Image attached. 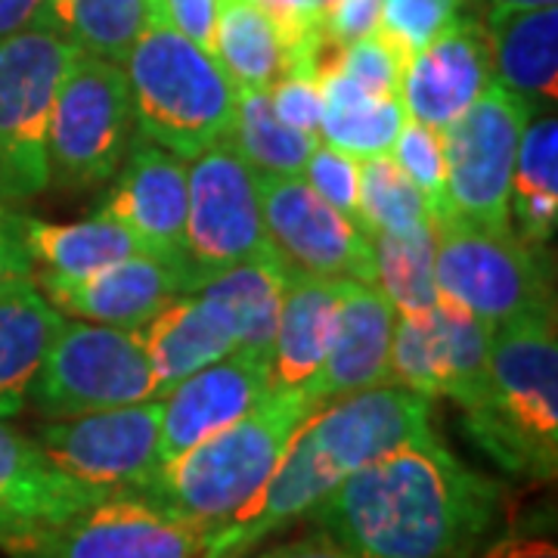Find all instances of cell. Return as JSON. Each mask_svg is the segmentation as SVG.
Listing matches in <instances>:
<instances>
[{
    "mask_svg": "<svg viewBox=\"0 0 558 558\" xmlns=\"http://www.w3.org/2000/svg\"><path fill=\"white\" fill-rule=\"evenodd\" d=\"M161 7L180 35L199 44L202 50L215 53V22H218L220 0H161Z\"/></svg>",
    "mask_w": 558,
    "mask_h": 558,
    "instance_id": "obj_43",
    "label": "cell"
},
{
    "mask_svg": "<svg viewBox=\"0 0 558 558\" xmlns=\"http://www.w3.org/2000/svg\"><path fill=\"white\" fill-rule=\"evenodd\" d=\"M373 245V286L398 314H422L438 301L435 227L418 236L366 233Z\"/></svg>",
    "mask_w": 558,
    "mask_h": 558,
    "instance_id": "obj_34",
    "label": "cell"
},
{
    "mask_svg": "<svg viewBox=\"0 0 558 558\" xmlns=\"http://www.w3.org/2000/svg\"><path fill=\"white\" fill-rule=\"evenodd\" d=\"M314 410L319 407L304 388L270 391L248 416L161 462L140 497L171 515L215 527L267 484Z\"/></svg>",
    "mask_w": 558,
    "mask_h": 558,
    "instance_id": "obj_3",
    "label": "cell"
},
{
    "mask_svg": "<svg viewBox=\"0 0 558 558\" xmlns=\"http://www.w3.org/2000/svg\"><path fill=\"white\" fill-rule=\"evenodd\" d=\"M137 332L153 363L159 398L186 376L199 373L202 366L236 351V336L227 314L199 292H183L171 299Z\"/></svg>",
    "mask_w": 558,
    "mask_h": 558,
    "instance_id": "obj_23",
    "label": "cell"
},
{
    "mask_svg": "<svg viewBox=\"0 0 558 558\" xmlns=\"http://www.w3.org/2000/svg\"><path fill=\"white\" fill-rule=\"evenodd\" d=\"M124 65L137 134L186 161L230 140L240 102L236 84L215 53L180 35L165 10L146 25Z\"/></svg>",
    "mask_w": 558,
    "mask_h": 558,
    "instance_id": "obj_4",
    "label": "cell"
},
{
    "mask_svg": "<svg viewBox=\"0 0 558 558\" xmlns=\"http://www.w3.org/2000/svg\"><path fill=\"white\" fill-rule=\"evenodd\" d=\"M215 60L236 90H270L289 72V50L279 25L255 0H220Z\"/></svg>",
    "mask_w": 558,
    "mask_h": 558,
    "instance_id": "obj_31",
    "label": "cell"
},
{
    "mask_svg": "<svg viewBox=\"0 0 558 558\" xmlns=\"http://www.w3.org/2000/svg\"><path fill=\"white\" fill-rule=\"evenodd\" d=\"M286 274H289V267L279 260L277 252H267L258 258L242 260L196 289L199 295L215 301L227 314L240 354L270 363Z\"/></svg>",
    "mask_w": 558,
    "mask_h": 558,
    "instance_id": "obj_25",
    "label": "cell"
},
{
    "mask_svg": "<svg viewBox=\"0 0 558 558\" xmlns=\"http://www.w3.org/2000/svg\"><path fill=\"white\" fill-rule=\"evenodd\" d=\"M227 143L260 174H301L319 137L279 121L267 90H242Z\"/></svg>",
    "mask_w": 558,
    "mask_h": 558,
    "instance_id": "obj_32",
    "label": "cell"
},
{
    "mask_svg": "<svg viewBox=\"0 0 558 558\" xmlns=\"http://www.w3.org/2000/svg\"><path fill=\"white\" fill-rule=\"evenodd\" d=\"M258 199L267 240L289 270L373 286L369 236L319 199L301 174L258 171Z\"/></svg>",
    "mask_w": 558,
    "mask_h": 558,
    "instance_id": "obj_13",
    "label": "cell"
},
{
    "mask_svg": "<svg viewBox=\"0 0 558 558\" xmlns=\"http://www.w3.org/2000/svg\"><path fill=\"white\" fill-rule=\"evenodd\" d=\"M472 558H558L553 509L534 512L497 531Z\"/></svg>",
    "mask_w": 558,
    "mask_h": 558,
    "instance_id": "obj_39",
    "label": "cell"
},
{
    "mask_svg": "<svg viewBox=\"0 0 558 558\" xmlns=\"http://www.w3.org/2000/svg\"><path fill=\"white\" fill-rule=\"evenodd\" d=\"M161 10V0H47L35 22L53 28L87 57L124 65L140 35Z\"/></svg>",
    "mask_w": 558,
    "mask_h": 558,
    "instance_id": "obj_28",
    "label": "cell"
},
{
    "mask_svg": "<svg viewBox=\"0 0 558 558\" xmlns=\"http://www.w3.org/2000/svg\"><path fill=\"white\" fill-rule=\"evenodd\" d=\"M339 60V57H336ZM336 60L319 65V137L354 159H373L391 153V143L407 121V109L400 97H376L366 94L357 81L341 72Z\"/></svg>",
    "mask_w": 558,
    "mask_h": 558,
    "instance_id": "obj_26",
    "label": "cell"
},
{
    "mask_svg": "<svg viewBox=\"0 0 558 558\" xmlns=\"http://www.w3.org/2000/svg\"><path fill=\"white\" fill-rule=\"evenodd\" d=\"M472 440L509 475L549 484L558 472L556 307L490 329V381L465 410Z\"/></svg>",
    "mask_w": 558,
    "mask_h": 558,
    "instance_id": "obj_2",
    "label": "cell"
},
{
    "mask_svg": "<svg viewBox=\"0 0 558 558\" xmlns=\"http://www.w3.org/2000/svg\"><path fill=\"white\" fill-rule=\"evenodd\" d=\"M35 264L25 245V230H22V215L0 205V289L32 279Z\"/></svg>",
    "mask_w": 558,
    "mask_h": 558,
    "instance_id": "obj_42",
    "label": "cell"
},
{
    "mask_svg": "<svg viewBox=\"0 0 558 558\" xmlns=\"http://www.w3.org/2000/svg\"><path fill=\"white\" fill-rule=\"evenodd\" d=\"M32 279H38L35 286L57 311L90 323L121 326V329H140L168 301L186 292L183 270L149 255L121 258L78 279L44 277V274Z\"/></svg>",
    "mask_w": 558,
    "mask_h": 558,
    "instance_id": "obj_19",
    "label": "cell"
},
{
    "mask_svg": "<svg viewBox=\"0 0 558 558\" xmlns=\"http://www.w3.org/2000/svg\"><path fill=\"white\" fill-rule=\"evenodd\" d=\"M509 215L515 233L531 245H546L558 227V121L556 112L531 116L524 124L512 171Z\"/></svg>",
    "mask_w": 558,
    "mask_h": 558,
    "instance_id": "obj_30",
    "label": "cell"
},
{
    "mask_svg": "<svg viewBox=\"0 0 558 558\" xmlns=\"http://www.w3.org/2000/svg\"><path fill=\"white\" fill-rule=\"evenodd\" d=\"M10 558H211L208 527L143 497H109L16 543Z\"/></svg>",
    "mask_w": 558,
    "mask_h": 558,
    "instance_id": "obj_12",
    "label": "cell"
},
{
    "mask_svg": "<svg viewBox=\"0 0 558 558\" xmlns=\"http://www.w3.org/2000/svg\"><path fill=\"white\" fill-rule=\"evenodd\" d=\"M75 44L47 25L0 40V202H28L50 186L47 131Z\"/></svg>",
    "mask_w": 558,
    "mask_h": 558,
    "instance_id": "obj_5",
    "label": "cell"
},
{
    "mask_svg": "<svg viewBox=\"0 0 558 558\" xmlns=\"http://www.w3.org/2000/svg\"><path fill=\"white\" fill-rule=\"evenodd\" d=\"M388 156L398 161L400 171L413 180L418 193L425 196L432 223L447 218V165H444V143H440L438 128L407 116Z\"/></svg>",
    "mask_w": 558,
    "mask_h": 558,
    "instance_id": "obj_35",
    "label": "cell"
},
{
    "mask_svg": "<svg viewBox=\"0 0 558 558\" xmlns=\"http://www.w3.org/2000/svg\"><path fill=\"white\" fill-rule=\"evenodd\" d=\"M156 398L159 385L137 329L62 319L25 407L40 418H69Z\"/></svg>",
    "mask_w": 558,
    "mask_h": 558,
    "instance_id": "obj_6",
    "label": "cell"
},
{
    "mask_svg": "<svg viewBox=\"0 0 558 558\" xmlns=\"http://www.w3.org/2000/svg\"><path fill=\"white\" fill-rule=\"evenodd\" d=\"M121 178L100 211L119 220L143 255L174 264L186 279V165L149 137H137L124 149Z\"/></svg>",
    "mask_w": 558,
    "mask_h": 558,
    "instance_id": "obj_15",
    "label": "cell"
},
{
    "mask_svg": "<svg viewBox=\"0 0 558 558\" xmlns=\"http://www.w3.org/2000/svg\"><path fill=\"white\" fill-rule=\"evenodd\" d=\"M344 279L286 274L274 348H270V388H307L319 373L339 314Z\"/></svg>",
    "mask_w": 558,
    "mask_h": 558,
    "instance_id": "obj_22",
    "label": "cell"
},
{
    "mask_svg": "<svg viewBox=\"0 0 558 558\" xmlns=\"http://www.w3.org/2000/svg\"><path fill=\"white\" fill-rule=\"evenodd\" d=\"M270 106L279 121L289 128L317 134L319 137V116H323V94H319V78L314 69H292L267 90Z\"/></svg>",
    "mask_w": 558,
    "mask_h": 558,
    "instance_id": "obj_40",
    "label": "cell"
},
{
    "mask_svg": "<svg viewBox=\"0 0 558 558\" xmlns=\"http://www.w3.org/2000/svg\"><path fill=\"white\" fill-rule=\"evenodd\" d=\"M341 72L351 81H357L366 94L376 97H400V81L407 60L398 53V47L388 38H381L379 32H373L369 38H360L339 50L336 60Z\"/></svg>",
    "mask_w": 558,
    "mask_h": 558,
    "instance_id": "obj_37",
    "label": "cell"
},
{
    "mask_svg": "<svg viewBox=\"0 0 558 558\" xmlns=\"http://www.w3.org/2000/svg\"><path fill=\"white\" fill-rule=\"evenodd\" d=\"M506 487L435 435L341 481L307 519L360 558H472L497 534Z\"/></svg>",
    "mask_w": 558,
    "mask_h": 558,
    "instance_id": "obj_1",
    "label": "cell"
},
{
    "mask_svg": "<svg viewBox=\"0 0 558 558\" xmlns=\"http://www.w3.org/2000/svg\"><path fill=\"white\" fill-rule=\"evenodd\" d=\"M255 558H360L354 556L348 546H341L339 539L332 537V534H326V531H311V534H304V537L295 539H286V543H279V546H270V549H264Z\"/></svg>",
    "mask_w": 558,
    "mask_h": 558,
    "instance_id": "obj_44",
    "label": "cell"
},
{
    "mask_svg": "<svg viewBox=\"0 0 558 558\" xmlns=\"http://www.w3.org/2000/svg\"><path fill=\"white\" fill-rule=\"evenodd\" d=\"M270 388V363L248 354H227L178 381L161 400V462L180 457L199 440L248 416Z\"/></svg>",
    "mask_w": 558,
    "mask_h": 558,
    "instance_id": "obj_16",
    "label": "cell"
},
{
    "mask_svg": "<svg viewBox=\"0 0 558 558\" xmlns=\"http://www.w3.org/2000/svg\"><path fill=\"white\" fill-rule=\"evenodd\" d=\"M398 311L369 282L344 279L326 360L304 388L317 407L391 381V332Z\"/></svg>",
    "mask_w": 558,
    "mask_h": 558,
    "instance_id": "obj_20",
    "label": "cell"
},
{
    "mask_svg": "<svg viewBox=\"0 0 558 558\" xmlns=\"http://www.w3.org/2000/svg\"><path fill=\"white\" fill-rule=\"evenodd\" d=\"M161 400L112 407L84 416L44 418L32 438L62 475L97 497H140L156 478Z\"/></svg>",
    "mask_w": 558,
    "mask_h": 558,
    "instance_id": "obj_11",
    "label": "cell"
},
{
    "mask_svg": "<svg viewBox=\"0 0 558 558\" xmlns=\"http://www.w3.org/2000/svg\"><path fill=\"white\" fill-rule=\"evenodd\" d=\"M0 205H3V202H0Z\"/></svg>",
    "mask_w": 558,
    "mask_h": 558,
    "instance_id": "obj_47",
    "label": "cell"
},
{
    "mask_svg": "<svg viewBox=\"0 0 558 558\" xmlns=\"http://www.w3.org/2000/svg\"><path fill=\"white\" fill-rule=\"evenodd\" d=\"M304 432L317 450L341 472V478L418 438L435 435L432 398L385 381L354 395L329 400L311 413Z\"/></svg>",
    "mask_w": 558,
    "mask_h": 558,
    "instance_id": "obj_14",
    "label": "cell"
},
{
    "mask_svg": "<svg viewBox=\"0 0 558 558\" xmlns=\"http://www.w3.org/2000/svg\"><path fill=\"white\" fill-rule=\"evenodd\" d=\"M301 178L317 193L326 205L336 211L357 220V196H360V159L341 153L329 143H319L304 165Z\"/></svg>",
    "mask_w": 558,
    "mask_h": 558,
    "instance_id": "obj_38",
    "label": "cell"
},
{
    "mask_svg": "<svg viewBox=\"0 0 558 558\" xmlns=\"http://www.w3.org/2000/svg\"><path fill=\"white\" fill-rule=\"evenodd\" d=\"M487 50L494 81L515 94L531 116L556 112L558 10L556 7H490Z\"/></svg>",
    "mask_w": 558,
    "mask_h": 558,
    "instance_id": "obj_21",
    "label": "cell"
},
{
    "mask_svg": "<svg viewBox=\"0 0 558 558\" xmlns=\"http://www.w3.org/2000/svg\"><path fill=\"white\" fill-rule=\"evenodd\" d=\"M531 109L497 81L462 116L440 128L447 165V218L512 230V171Z\"/></svg>",
    "mask_w": 558,
    "mask_h": 558,
    "instance_id": "obj_9",
    "label": "cell"
},
{
    "mask_svg": "<svg viewBox=\"0 0 558 558\" xmlns=\"http://www.w3.org/2000/svg\"><path fill=\"white\" fill-rule=\"evenodd\" d=\"M44 3L47 0H0V40L13 38L16 32L28 28L38 20Z\"/></svg>",
    "mask_w": 558,
    "mask_h": 558,
    "instance_id": "obj_45",
    "label": "cell"
},
{
    "mask_svg": "<svg viewBox=\"0 0 558 558\" xmlns=\"http://www.w3.org/2000/svg\"><path fill=\"white\" fill-rule=\"evenodd\" d=\"M22 230L35 264L32 277L44 274V277L78 279L121 258L143 255L134 236L119 220L106 218L102 211L75 223H50L22 215Z\"/></svg>",
    "mask_w": 558,
    "mask_h": 558,
    "instance_id": "obj_27",
    "label": "cell"
},
{
    "mask_svg": "<svg viewBox=\"0 0 558 558\" xmlns=\"http://www.w3.org/2000/svg\"><path fill=\"white\" fill-rule=\"evenodd\" d=\"M357 223L363 233L391 236H418L432 230L428 202L388 153L360 159Z\"/></svg>",
    "mask_w": 558,
    "mask_h": 558,
    "instance_id": "obj_33",
    "label": "cell"
},
{
    "mask_svg": "<svg viewBox=\"0 0 558 558\" xmlns=\"http://www.w3.org/2000/svg\"><path fill=\"white\" fill-rule=\"evenodd\" d=\"M186 193V292L274 252L260 218L258 171L230 143L190 159Z\"/></svg>",
    "mask_w": 558,
    "mask_h": 558,
    "instance_id": "obj_10",
    "label": "cell"
},
{
    "mask_svg": "<svg viewBox=\"0 0 558 558\" xmlns=\"http://www.w3.org/2000/svg\"><path fill=\"white\" fill-rule=\"evenodd\" d=\"M60 326L62 311L47 301L35 279L0 289V418L25 410L40 360Z\"/></svg>",
    "mask_w": 558,
    "mask_h": 558,
    "instance_id": "obj_24",
    "label": "cell"
},
{
    "mask_svg": "<svg viewBox=\"0 0 558 558\" xmlns=\"http://www.w3.org/2000/svg\"><path fill=\"white\" fill-rule=\"evenodd\" d=\"M381 0H323L319 25L329 44L348 47L379 28Z\"/></svg>",
    "mask_w": 558,
    "mask_h": 558,
    "instance_id": "obj_41",
    "label": "cell"
},
{
    "mask_svg": "<svg viewBox=\"0 0 558 558\" xmlns=\"http://www.w3.org/2000/svg\"><path fill=\"white\" fill-rule=\"evenodd\" d=\"M459 16V0H381L379 32L403 60L416 57Z\"/></svg>",
    "mask_w": 558,
    "mask_h": 558,
    "instance_id": "obj_36",
    "label": "cell"
},
{
    "mask_svg": "<svg viewBox=\"0 0 558 558\" xmlns=\"http://www.w3.org/2000/svg\"><path fill=\"white\" fill-rule=\"evenodd\" d=\"M131 84L119 62L78 53L62 75L50 131V183L62 190L100 186L121 168L131 143Z\"/></svg>",
    "mask_w": 558,
    "mask_h": 558,
    "instance_id": "obj_8",
    "label": "cell"
},
{
    "mask_svg": "<svg viewBox=\"0 0 558 558\" xmlns=\"http://www.w3.org/2000/svg\"><path fill=\"white\" fill-rule=\"evenodd\" d=\"M490 7H556V0H487Z\"/></svg>",
    "mask_w": 558,
    "mask_h": 558,
    "instance_id": "obj_46",
    "label": "cell"
},
{
    "mask_svg": "<svg viewBox=\"0 0 558 558\" xmlns=\"http://www.w3.org/2000/svg\"><path fill=\"white\" fill-rule=\"evenodd\" d=\"M435 227V286L484 326L556 307L553 277L543 245H531L515 230H490L444 218Z\"/></svg>",
    "mask_w": 558,
    "mask_h": 558,
    "instance_id": "obj_7",
    "label": "cell"
},
{
    "mask_svg": "<svg viewBox=\"0 0 558 558\" xmlns=\"http://www.w3.org/2000/svg\"><path fill=\"white\" fill-rule=\"evenodd\" d=\"M490 84L494 69L484 25L457 16L428 47L410 57L400 81V102L410 119L440 131Z\"/></svg>",
    "mask_w": 558,
    "mask_h": 558,
    "instance_id": "obj_18",
    "label": "cell"
},
{
    "mask_svg": "<svg viewBox=\"0 0 558 558\" xmlns=\"http://www.w3.org/2000/svg\"><path fill=\"white\" fill-rule=\"evenodd\" d=\"M428 326L438 398H450L462 413L478 407L490 381V326L444 295L428 307Z\"/></svg>",
    "mask_w": 558,
    "mask_h": 558,
    "instance_id": "obj_29",
    "label": "cell"
},
{
    "mask_svg": "<svg viewBox=\"0 0 558 558\" xmlns=\"http://www.w3.org/2000/svg\"><path fill=\"white\" fill-rule=\"evenodd\" d=\"M102 502L94 490L62 475L32 435L0 418V553L50 531L87 506Z\"/></svg>",
    "mask_w": 558,
    "mask_h": 558,
    "instance_id": "obj_17",
    "label": "cell"
}]
</instances>
